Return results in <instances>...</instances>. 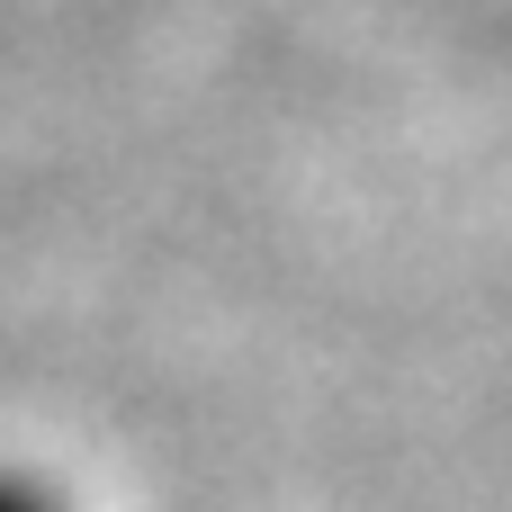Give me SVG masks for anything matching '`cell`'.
<instances>
[{
  "label": "cell",
  "mask_w": 512,
  "mask_h": 512,
  "mask_svg": "<svg viewBox=\"0 0 512 512\" xmlns=\"http://www.w3.org/2000/svg\"><path fill=\"white\" fill-rule=\"evenodd\" d=\"M0 512H72V504H63L36 468H9V459H0Z\"/></svg>",
  "instance_id": "obj_1"
}]
</instances>
